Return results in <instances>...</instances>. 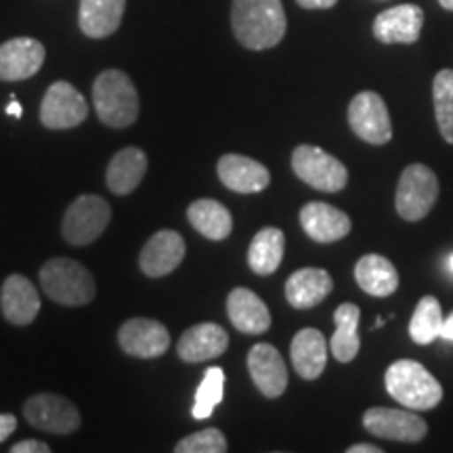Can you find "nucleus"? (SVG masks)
I'll return each instance as SVG.
<instances>
[{
	"label": "nucleus",
	"mask_w": 453,
	"mask_h": 453,
	"mask_svg": "<svg viewBox=\"0 0 453 453\" xmlns=\"http://www.w3.org/2000/svg\"><path fill=\"white\" fill-rule=\"evenodd\" d=\"M231 26L242 47L267 50L283 41L288 19L281 0H234Z\"/></svg>",
	"instance_id": "obj_1"
},
{
	"label": "nucleus",
	"mask_w": 453,
	"mask_h": 453,
	"mask_svg": "<svg viewBox=\"0 0 453 453\" xmlns=\"http://www.w3.org/2000/svg\"><path fill=\"white\" fill-rule=\"evenodd\" d=\"M384 387L401 407L428 411L443 399V387L420 361L399 359L384 373Z\"/></svg>",
	"instance_id": "obj_2"
},
{
	"label": "nucleus",
	"mask_w": 453,
	"mask_h": 453,
	"mask_svg": "<svg viewBox=\"0 0 453 453\" xmlns=\"http://www.w3.org/2000/svg\"><path fill=\"white\" fill-rule=\"evenodd\" d=\"M93 104L105 127L127 128L139 118V93L120 70H105L95 78Z\"/></svg>",
	"instance_id": "obj_3"
},
{
	"label": "nucleus",
	"mask_w": 453,
	"mask_h": 453,
	"mask_svg": "<svg viewBox=\"0 0 453 453\" xmlns=\"http://www.w3.org/2000/svg\"><path fill=\"white\" fill-rule=\"evenodd\" d=\"M38 277H41L44 294L53 303L65 304V307L88 304L97 292L90 271L72 258H50Z\"/></svg>",
	"instance_id": "obj_4"
},
{
	"label": "nucleus",
	"mask_w": 453,
	"mask_h": 453,
	"mask_svg": "<svg viewBox=\"0 0 453 453\" xmlns=\"http://www.w3.org/2000/svg\"><path fill=\"white\" fill-rule=\"evenodd\" d=\"M439 200V179L426 164H410L396 183L395 208L401 219L416 223L428 217Z\"/></svg>",
	"instance_id": "obj_5"
},
{
	"label": "nucleus",
	"mask_w": 453,
	"mask_h": 453,
	"mask_svg": "<svg viewBox=\"0 0 453 453\" xmlns=\"http://www.w3.org/2000/svg\"><path fill=\"white\" fill-rule=\"evenodd\" d=\"M294 174L324 194H338L349 183V170L338 157L317 145H298L292 154Z\"/></svg>",
	"instance_id": "obj_6"
},
{
	"label": "nucleus",
	"mask_w": 453,
	"mask_h": 453,
	"mask_svg": "<svg viewBox=\"0 0 453 453\" xmlns=\"http://www.w3.org/2000/svg\"><path fill=\"white\" fill-rule=\"evenodd\" d=\"M111 220V208L101 196H81L65 211L61 231L72 246H88L104 234Z\"/></svg>",
	"instance_id": "obj_7"
},
{
	"label": "nucleus",
	"mask_w": 453,
	"mask_h": 453,
	"mask_svg": "<svg viewBox=\"0 0 453 453\" xmlns=\"http://www.w3.org/2000/svg\"><path fill=\"white\" fill-rule=\"evenodd\" d=\"M350 130L370 145H387L393 139V122L384 99L373 90L355 95L349 105Z\"/></svg>",
	"instance_id": "obj_8"
},
{
	"label": "nucleus",
	"mask_w": 453,
	"mask_h": 453,
	"mask_svg": "<svg viewBox=\"0 0 453 453\" xmlns=\"http://www.w3.org/2000/svg\"><path fill=\"white\" fill-rule=\"evenodd\" d=\"M364 426L370 434L401 443H418L426 437L428 424L416 410L396 407H372L364 413Z\"/></svg>",
	"instance_id": "obj_9"
},
{
	"label": "nucleus",
	"mask_w": 453,
	"mask_h": 453,
	"mask_svg": "<svg viewBox=\"0 0 453 453\" xmlns=\"http://www.w3.org/2000/svg\"><path fill=\"white\" fill-rule=\"evenodd\" d=\"M24 416L34 428L50 434H70L81 426V411L65 396L38 393L24 403Z\"/></svg>",
	"instance_id": "obj_10"
},
{
	"label": "nucleus",
	"mask_w": 453,
	"mask_h": 453,
	"mask_svg": "<svg viewBox=\"0 0 453 453\" xmlns=\"http://www.w3.org/2000/svg\"><path fill=\"white\" fill-rule=\"evenodd\" d=\"M88 104L73 84L53 82L41 104V122L50 130H67L87 120Z\"/></svg>",
	"instance_id": "obj_11"
},
{
	"label": "nucleus",
	"mask_w": 453,
	"mask_h": 453,
	"mask_svg": "<svg viewBox=\"0 0 453 453\" xmlns=\"http://www.w3.org/2000/svg\"><path fill=\"white\" fill-rule=\"evenodd\" d=\"M120 349L137 359H156L162 357L170 347V334L166 326L147 317H134L124 321L118 332Z\"/></svg>",
	"instance_id": "obj_12"
},
{
	"label": "nucleus",
	"mask_w": 453,
	"mask_h": 453,
	"mask_svg": "<svg viewBox=\"0 0 453 453\" xmlns=\"http://www.w3.org/2000/svg\"><path fill=\"white\" fill-rule=\"evenodd\" d=\"M44 44L36 38H13L0 44V81L19 82L36 76L44 64Z\"/></svg>",
	"instance_id": "obj_13"
},
{
	"label": "nucleus",
	"mask_w": 453,
	"mask_h": 453,
	"mask_svg": "<svg viewBox=\"0 0 453 453\" xmlns=\"http://www.w3.org/2000/svg\"><path fill=\"white\" fill-rule=\"evenodd\" d=\"M248 370H250L254 387L267 399H277V396L286 393L288 367L273 344H254L250 353H248Z\"/></svg>",
	"instance_id": "obj_14"
},
{
	"label": "nucleus",
	"mask_w": 453,
	"mask_h": 453,
	"mask_svg": "<svg viewBox=\"0 0 453 453\" xmlns=\"http://www.w3.org/2000/svg\"><path fill=\"white\" fill-rule=\"evenodd\" d=\"M424 11L418 4H399L373 19V36L384 44H413L420 38Z\"/></svg>",
	"instance_id": "obj_15"
},
{
	"label": "nucleus",
	"mask_w": 453,
	"mask_h": 453,
	"mask_svg": "<svg viewBox=\"0 0 453 453\" xmlns=\"http://www.w3.org/2000/svg\"><path fill=\"white\" fill-rule=\"evenodd\" d=\"M185 258V240L173 229L157 231L150 237L139 257V267L147 277L173 273Z\"/></svg>",
	"instance_id": "obj_16"
},
{
	"label": "nucleus",
	"mask_w": 453,
	"mask_h": 453,
	"mask_svg": "<svg viewBox=\"0 0 453 453\" xmlns=\"http://www.w3.org/2000/svg\"><path fill=\"white\" fill-rule=\"evenodd\" d=\"M217 173L220 183L235 194H258L267 189L271 183V173L267 166L252 160V157L226 154L219 160Z\"/></svg>",
	"instance_id": "obj_17"
},
{
	"label": "nucleus",
	"mask_w": 453,
	"mask_h": 453,
	"mask_svg": "<svg viewBox=\"0 0 453 453\" xmlns=\"http://www.w3.org/2000/svg\"><path fill=\"white\" fill-rule=\"evenodd\" d=\"M300 226L317 243H334L350 234V219L326 202H309L300 211Z\"/></svg>",
	"instance_id": "obj_18"
},
{
	"label": "nucleus",
	"mask_w": 453,
	"mask_h": 453,
	"mask_svg": "<svg viewBox=\"0 0 453 453\" xmlns=\"http://www.w3.org/2000/svg\"><path fill=\"white\" fill-rule=\"evenodd\" d=\"M0 309L13 326H27L41 311V294L24 275H9L0 290Z\"/></svg>",
	"instance_id": "obj_19"
},
{
	"label": "nucleus",
	"mask_w": 453,
	"mask_h": 453,
	"mask_svg": "<svg viewBox=\"0 0 453 453\" xmlns=\"http://www.w3.org/2000/svg\"><path fill=\"white\" fill-rule=\"evenodd\" d=\"M229 347V334L219 324H197L189 327L177 344V355L185 364H200L220 357Z\"/></svg>",
	"instance_id": "obj_20"
},
{
	"label": "nucleus",
	"mask_w": 453,
	"mask_h": 453,
	"mask_svg": "<svg viewBox=\"0 0 453 453\" xmlns=\"http://www.w3.org/2000/svg\"><path fill=\"white\" fill-rule=\"evenodd\" d=\"M334 288L332 275L326 269L304 267L294 271L286 281V300L290 307L298 311H307L317 307L319 303L330 296Z\"/></svg>",
	"instance_id": "obj_21"
},
{
	"label": "nucleus",
	"mask_w": 453,
	"mask_h": 453,
	"mask_svg": "<svg viewBox=\"0 0 453 453\" xmlns=\"http://www.w3.org/2000/svg\"><path fill=\"white\" fill-rule=\"evenodd\" d=\"M290 359L294 370L303 380H317L327 364V342L326 336L315 327H304L290 344Z\"/></svg>",
	"instance_id": "obj_22"
},
{
	"label": "nucleus",
	"mask_w": 453,
	"mask_h": 453,
	"mask_svg": "<svg viewBox=\"0 0 453 453\" xmlns=\"http://www.w3.org/2000/svg\"><path fill=\"white\" fill-rule=\"evenodd\" d=\"M226 315L231 324L243 334H265L271 327L267 304L248 288H235L226 298Z\"/></svg>",
	"instance_id": "obj_23"
},
{
	"label": "nucleus",
	"mask_w": 453,
	"mask_h": 453,
	"mask_svg": "<svg viewBox=\"0 0 453 453\" xmlns=\"http://www.w3.org/2000/svg\"><path fill=\"white\" fill-rule=\"evenodd\" d=\"M147 173V156L139 147H124L111 157L105 173V183L111 194L128 196L137 189Z\"/></svg>",
	"instance_id": "obj_24"
},
{
	"label": "nucleus",
	"mask_w": 453,
	"mask_h": 453,
	"mask_svg": "<svg viewBox=\"0 0 453 453\" xmlns=\"http://www.w3.org/2000/svg\"><path fill=\"white\" fill-rule=\"evenodd\" d=\"M127 0H81L78 24L84 36L107 38L122 24Z\"/></svg>",
	"instance_id": "obj_25"
},
{
	"label": "nucleus",
	"mask_w": 453,
	"mask_h": 453,
	"mask_svg": "<svg viewBox=\"0 0 453 453\" xmlns=\"http://www.w3.org/2000/svg\"><path fill=\"white\" fill-rule=\"evenodd\" d=\"M355 280L361 290L376 298L393 296L399 288V273L395 265L380 254H365L357 260Z\"/></svg>",
	"instance_id": "obj_26"
},
{
	"label": "nucleus",
	"mask_w": 453,
	"mask_h": 453,
	"mask_svg": "<svg viewBox=\"0 0 453 453\" xmlns=\"http://www.w3.org/2000/svg\"><path fill=\"white\" fill-rule=\"evenodd\" d=\"M187 219L197 234H202L206 240L223 242L231 235L234 229V217L226 211L223 203L211 197L196 200L187 208Z\"/></svg>",
	"instance_id": "obj_27"
},
{
	"label": "nucleus",
	"mask_w": 453,
	"mask_h": 453,
	"mask_svg": "<svg viewBox=\"0 0 453 453\" xmlns=\"http://www.w3.org/2000/svg\"><path fill=\"white\" fill-rule=\"evenodd\" d=\"M361 311L353 303H344L334 311V324L336 332L330 340V350L340 364H350L361 349V338L357 327H359Z\"/></svg>",
	"instance_id": "obj_28"
},
{
	"label": "nucleus",
	"mask_w": 453,
	"mask_h": 453,
	"mask_svg": "<svg viewBox=\"0 0 453 453\" xmlns=\"http://www.w3.org/2000/svg\"><path fill=\"white\" fill-rule=\"evenodd\" d=\"M286 250V237L277 226H265L260 229L248 250V265L257 275H271L280 269Z\"/></svg>",
	"instance_id": "obj_29"
},
{
	"label": "nucleus",
	"mask_w": 453,
	"mask_h": 453,
	"mask_svg": "<svg viewBox=\"0 0 453 453\" xmlns=\"http://www.w3.org/2000/svg\"><path fill=\"white\" fill-rule=\"evenodd\" d=\"M443 309L441 303L434 296H424L418 303L416 311H413L411 321H410V336L416 344L426 347L433 344L434 340L441 338V327H443Z\"/></svg>",
	"instance_id": "obj_30"
},
{
	"label": "nucleus",
	"mask_w": 453,
	"mask_h": 453,
	"mask_svg": "<svg viewBox=\"0 0 453 453\" xmlns=\"http://www.w3.org/2000/svg\"><path fill=\"white\" fill-rule=\"evenodd\" d=\"M433 104L441 137L453 145V70H441L434 76Z\"/></svg>",
	"instance_id": "obj_31"
},
{
	"label": "nucleus",
	"mask_w": 453,
	"mask_h": 453,
	"mask_svg": "<svg viewBox=\"0 0 453 453\" xmlns=\"http://www.w3.org/2000/svg\"><path fill=\"white\" fill-rule=\"evenodd\" d=\"M225 396V372L220 367H208L203 373V380L196 390V401L191 416L196 420H208L212 411L217 410Z\"/></svg>",
	"instance_id": "obj_32"
},
{
	"label": "nucleus",
	"mask_w": 453,
	"mask_h": 453,
	"mask_svg": "<svg viewBox=\"0 0 453 453\" xmlns=\"http://www.w3.org/2000/svg\"><path fill=\"white\" fill-rule=\"evenodd\" d=\"M177 453H225L226 439L219 428H203L174 445Z\"/></svg>",
	"instance_id": "obj_33"
},
{
	"label": "nucleus",
	"mask_w": 453,
	"mask_h": 453,
	"mask_svg": "<svg viewBox=\"0 0 453 453\" xmlns=\"http://www.w3.org/2000/svg\"><path fill=\"white\" fill-rule=\"evenodd\" d=\"M11 451L13 453H49L50 447L47 443H42V441L27 439V441H19V443H15L13 447H11Z\"/></svg>",
	"instance_id": "obj_34"
},
{
	"label": "nucleus",
	"mask_w": 453,
	"mask_h": 453,
	"mask_svg": "<svg viewBox=\"0 0 453 453\" xmlns=\"http://www.w3.org/2000/svg\"><path fill=\"white\" fill-rule=\"evenodd\" d=\"M17 428V418L11 413H0V443L7 441Z\"/></svg>",
	"instance_id": "obj_35"
},
{
	"label": "nucleus",
	"mask_w": 453,
	"mask_h": 453,
	"mask_svg": "<svg viewBox=\"0 0 453 453\" xmlns=\"http://www.w3.org/2000/svg\"><path fill=\"white\" fill-rule=\"evenodd\" d=\"M303 9H332L338 0H296Z\"/></svg>",
	"instance_id": "obj_36"
},
{
	"label": "nucleus",
	"mask_w": 453,
	"mask_h": 453,
	"mask_svg": "<svg viewBox=\"0 0 453 453\" xmlns=\"http://www.w3.org/2000/svg\"><path fill=\"white\" fill-rule=\"evenodd\" d=\"M349 453H382V447L378 445H370V443H357V445H350Z\"/></svg>",
	"instance_id": "obj_37"
},
{
	"label": "nucleus",
	"mask_w": 453,
	"mask_h": 453,
	"mask_svg": "<svg viewBox=\"0 0 453 453\" xmlns=\"http://www.w3.org/2000/svg\"><path fill=\"white\" fill-rule=\"evenodd\" d=\"M441 338L447 340V342H453V313L443 321V327H441Z\"/></svg>",
	"instance_id": "obj_38"
},
{
	"label": "nucleus",
	"mask_w": 453,
	"mask_h": 453,
	"mask_svg": "<svg viewBox=\"0 0 453 453\" xmlns=\"http://www.w3.org/2000/svg\"><path fill=\"white\" fill-rule=\"evenodd\" d=\"M7 113H9V116L17 118V120H19V118H21V113H24V111H21V105H19V101H17L15 97L11 99V104H9V107H7Z\"/></svg>",
	"instance_id": "obj_39"
},
{
	"label": "nucleus",
	"mask_w": 453,
	"mask_h": 453,
	"mask_svg": "<svg viewBox=\"0 0 453 453\" xmlns=\"http://www.w3.org/2000/svg\"><path fill=\"white\" fill-rule=\"evenodd\" d=\"M439 4L447 11H453V0H439Z\"/></svg>",
	"instance_id": "obj_40"
},
{
	"label": "nucleus",
	"mask_w": 453,
	"mask_h": 453,
	"mask_svg": "<svg viewBox=\"0 0 453 453\" xmlns=\"http://www.w3.org/2000/svg\"><path fill=\"white\" fill-rule=\"evenodd\" d=\"M447 269H449V271H451V273H453V254H451V257H449V258H447Z\"/></svg>",
	"instance_id": "obj_41"
}]
</instances>
